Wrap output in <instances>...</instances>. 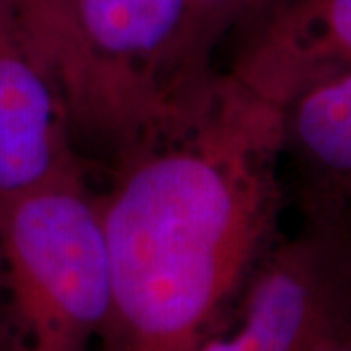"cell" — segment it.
Segmentation results:
<instances>
[{
  "label": "cell",
  "mask_w": 351,
  "mask_h": 351,
  "mask_svg": "<svg viewBox=\"0 0 351 351\" xmlns=\"http://www.w3.org/2000/svg\"><path fill=\"white\" fill-rule=\"evenodd\" d=\"M351 291L334 237L306 225L277 240L240 293L226 322L193 351H314Z\"/></svg>",
  "instance_id": "cell-4"
},
{
  "label": "cell",
  "mask_w": 351,
  "mask_h": 351,
  "mask_svg": "<svg viewBox=\"0 0 351 351\" xmlns=\"http://www.w3.org/2000/svg\"><path fill=\"white\" fill-rule=\"evenodd\" d=\"M237 29L225 75L279 110L351 75V0H262Z\"/></svg>",
  "instance_id": "cell-5"
},
{
  "label": "cell",
  "mask_w": 351,
  "mask_h": 351,
  "mask_svg": "<svg viewBox=\"0 0 351 351\" xmlns=\"http://www.w3.org/2000/svg\"><path fill=\"white\" fill-rule=\"evenodd\" d=\"M262 0H191L186 32L176 57L174 98L191 100L215 78L217 47Z\"/></svg>",
  "instance_id": "cell-8"
},
{
  "label": "cell",
  "mask_w": 351,
  "mask_h": 351,
  "mask_svg": "<svg viewBox=\"0 0 351 351\" xmlns=\"http://www.w3.org/2000/svg\"><path fill=\"white\" fill-rule=\"evenodd\" d=\"M0 351H20L2 295H0Z\"/></svg>",
  "instance_id": "cell-12"
},
{
  "label": "cell",
  "mask_w": 351,
  "mask_h": 351,
  "mask_svg": "<svg viewBox=\"0 0 351 351\" xmlns=\"http://www.w3.org/2000/svg\"><path fill=\"white\" fill-rule=\"evenodd\" d=\"M0 295L20 351L100 346L112 276L84 168L0 199Z\"/></svg>",
  "instance_id": "cell-2"
},
{
  "label": "cell",
  "mask_w": 351,
  "mask_h": 351,
  "mask_svg": "<svg viewBox=\"0 0 351 351\" xmlns=\"http://www.w3.org/2000/svg\"><path fill=\"white\" fill-rule=\"evenodd\" d=\"M314 351H351V291Z\"/></svg>",
  "instance_id": "cell-10"
},
{
  "label": "cell",
  "mask_w": 351,
  "mask_h": 351,
  "mask_svg": "<svg viewBox=\"0 0 351 351\" xmlns=\"http://www.w3.org/2000/svg\"><path fill=\"white\" fill-rule=\"evenodd\" d=\"M29 45L57 78L71 75L82 55L73 0H2Z\"/></svg>",
  "instance_id": "cell-9"
},
{
  "label": "cell",
  "mask_w": 351,
  "mask_h": 351,
  "mask_svg": "<svg viewBox=\"0 0 351 351\" xmlns=\"http://www.w3.org/2000/svg\"><path fill=\"white\" fill-rule=\"evenodd\" d=\"M82 168L63 90L0 0V199Z\"/></svg>",
  "instance_id": "cell-6"
},
{
  "label": "cell",
  "mask_w": 351,
  "mask_h": 351,
  "mask_svg": "<svg viewBox=\"0 0 351 351\" xmlns=\"http://www.w3.org/2000/svg\"><path fill=\"white\" fill-rule=\"evenodd\" d=\"M308 225L322 226V228H326L328 232L334 237V240H336V244H338L339 252H341V256H343V260H346V265H348L351 276V209L334 215V217H330L326 221L308 223Z\"/></svg>",
  "instance_id": "cell-11"
},
{
  "label": "cell",
  "mask_w": 351,
  "mask_h": 351,
  "mask_svg": "<svg viewBox=\"0 0 351 351\" xmlns=\"http://www.w3.org/2000/svg\"><path fill=\"white\" fill-rule=\"evenodd\" d=\"M100 195L112 276L101 351H193L276 246L283 110L217 75L119 154Z\"/></svg>",
  "instance_id": "cell-1"
},
{
  "label": "cell",
  "mask_w": 351,
  "mask_h": 351,
  "mask_svg": "<svg viewBox=\"0 0 351 351\" xmlns=\"http://www.w3.org/2000/svg\"><path fill=\"white\" fill-rule=\"evenodd\" d=\"M191 0H73L92 90V137L125 152L180 108L176 57Z\"/></svg>",
  "instance_id": "cell-3"
},
{
  "label": "cell",
  "mask_w": 351,
  "mask_h": 351,
  "mask_svg": "<svg viewBox=\"0 0 351 351\" xmlns=\"http://www.w3.org/2000/svg\"><path fill=\"white\" fill-rule=\"evenodd\" d=\"M283 158L297 172L308 223L351 209V75L283 110Z\"/></svg>",
  "instance_id": "cell-7"
}]
</instances>
